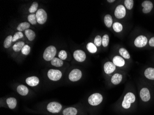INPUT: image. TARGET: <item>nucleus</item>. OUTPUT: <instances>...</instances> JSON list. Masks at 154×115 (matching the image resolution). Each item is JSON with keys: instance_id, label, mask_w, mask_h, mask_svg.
<instances>
[{"instance_id": "nucleus-1", "label": "nucleus", "mask_w": 154, "mask_h": 115, "mask_svg": "<svg viewBox=\"0 0 154 115\" xmlns=\"http://www.w3.org/2000/svg\"><path fill=\"white\" fill-rule=\"evenodd\" d=\"M62 106L60 103L53 101L49 103L47 106L46 109L51 114H58L62 110Z\"/></svg>"}, {"instance_id": "nucleus-2", "label": "nucleus", "mask_w": 154, "mask_h": 115, "mask_svg": "<svg viewBox=\"0 0 154 115\" xmlns=\"http://www.w3.org/2000/svg\"><path fill=\"white\" fill-rule=\"evenodd\" d=\"M57 53V49L54 46H50L46 48L43 54L44 59L46 61H51Z\"/></svg>"}, {"instance_id": "nucleus-3", "label": "nucleus", "mask_w": 154, "mask_h": 115, "mask_svg": "<svg viewBox=\"0 0 154 115\" xmlns=\"http://www.w3.org/2000/svg\"><path fill=\"white\" fill-rule=\"evenodd\" d=\"M135 101V96L132 93H128L125 96L122 106L125 109H128L131 106V104Z\"/></svg>"}, {"instance_id": "nucleus-4", "label": "nucleus", "mask_w": 154, "mask_h": 115, "mask_svg": "<svg viewBox=\"0 0 154 115\" xmlns=\"http://www.w3.org/2000/svg\"><path fill=\"white\" fill-rule=\"evenodd\" d=\"M103 100V97L99 93H95L91 95L88 98V103L92 106H96L101 103Z\"/></svg>"}, {"instance_id": "nucleus-5", "label": "nucleus", "mask_w": 154, "mask_h": 115, "mask_svg": "<svg viewBox=\"0 0 154 115\" xmlns=\"http://www.w3.org/2000/svg\"><path fill=\"white\" fill-rule=\"evenodd\" d=\"M47 76L50 80L58 81L62 77V72L58 70L50 69L48 72Z\"/></svg>"}, {"instance_id": "nucleus-6", "label": "nucleus", "mask_w": 154, "mask_h": 115, "mask_svg": "<svg viewBox=\"0 0 154 115\" xmlns=\"http://www.w3.org/2000/svg\"><path fill=\"white\" fill-rule=\"evenodd\" d=\"M37 22L39 24H43L46 22L47 19V14L43 9H39L36 13Z\"/></svg>"}, {"instance_id": "nucleus-7", "label": "nucleus", "mask_w": 154, "mask_h": 115, "mask_svg": "<svg viewBox=\"0 0 154 115\" xmlns=\"http://www.w3.org/2000/svg\"><path fill=\"white\" fill-rule=\"evenodd\" d=\"M82 72L79 69H75L72 70L69 73V79L72 82H76L80 79L82 77Z\"/></svg>"}, {"instance_id": "nucleus-8", "label": "nucleus", "mask_w": 154, "mask_h": 115, "mask_svg": "<svg viewBox=\"0 0 154 115\" xmlns=\"http://www.w3.org/2000/svg\"><path fill=\"white\" fill-rule=\"evenodd\" d=\"M125 14L126 10L124 6L120 5L116 7L114 11V15L117 18L119 19L123 18L125 16Z\"/></svg>"}, {"instance_id": "nucleus-9", "label": "nucleus", "mask_w": 154, "mask_h": 115, "mask_svg": "<svg viewBox=\"0 0 154 115\" xmlns=\"http://www.w3.org/2000/svg\"><path fill=\"white\" fill-rule=\"evenodd\" d=\"M147 39L145 36H139L135 40L134 44L138 47H144L147 43Z\"/></svg>"}, {"instance_id": "nucleus-10", "label": "nucleus", "mask_w": 154, "mask_h": 115, "mask_svg": "<svg viewBox=\"0 0 154 115\" xmlns=\"http://www.w3.org/2000/svg\"><path fill=\"white\" fill-rule=\"evenodd\" d=\"M74 57L77 61L82 62L86 59V54L83 51L77 50L74 53Z\"/></svg>"}, {"instance_id": "nucleus-11", "label": "nucleus", "mask_w": 154, "mask_h": 115, "mask_svg": "<svg viewBox=\"0 0 154 115\" xmlns=\"http://www.w3.org/2000/svg\"><path fill=\"white\" fill-rule=\"evenodd\" d=\"M39 79L36 76H32L27 77L25 80V83L29 86L35 87L39 84Z\"/></svg>"}, {"instance_id": "nucleus-12", "label": "nucleus", "mask_w": 154, "mask_h": 115, "mask_svg": "<svg viewBox=\"0 0 154 115\" xmlns=\"http://www.w3.org/2000/svg\"><path fill=\"white\" fill-rule=\"evenodd\" d=\"M115 64L111 62H107L105 64L104 66V70L105 72L107 74H110L113 73L115 69L116 66Z\"/></svg>"}, {"instance_id": "nucleus-13", "label": "nucleus", "mask_w": 154, "mask_h": 115, "mask_svg": "<svg viewBox=\"0 0 154 115\" xmlns=\"http://www.w3.org/2000/svg\"><path fill=\"white\" fill-rule=\"evenodd\" d=\"M140 95L142 100L145 102L148 101L151 99L150 91L147 88H143L142 89L140 93Z\"/></svg>"}, {"instance_id": "nucleus-14", "label": "nucleus", "mask_w": 154, "mask_h": 115, "mask_svg": "<svg viewBox=\"0 0 154 115\" xmlns=\"http://www.w3.org/2000/svg\"><path fill=\"white\" fill-rule=\"evenodd\" d=\"M142 6L144 7L143 9V13L147 14L151 11L153 8V5L152 2L149 1H145L142 4Z\"/></svg>"}, {"instance_id": "nucleus-15", "label": "nucleus", "mask_w": 154, "mask_h": 115, "mask_svg": "<svg viewBox=\"0 0 154 115\" xmlns=\"http://www.w3.org/2000/svg\"><path fill=\"white\" fill-rule=\"evenodd\" d=\"M6 103L8 108L10 109H14L17 105V101L15 98L9 97L6 100Z\"/></svg>"}, {"instance_id": "nucleus-16", "label": "nucleus", "mask_w": 154, "mask_h": 115, "mask_svg": "<svg viewBox=\"0 0 154 115\" xmlns=\"http://www.w3.org/2000/svg\"><path fill=\"white\" fill-rule=\"evenodd\" d=\"M18 93L22 96H26L29 93V89L27 86L24 85H18L17 87Z\"/></svg>"}, {"instance_id": "nucleus-17", "label": "nucleus", "mask_w": 154, "mask_h": 115, "mask_svg": "<svg viewBox=\"0 0 154 115\" xmlns=\"http://www.w3.org/2000/svg\"><path fill=\"white\" fill-rule=\"evenodd\" d=\"M78 113V110L74 107L66 108L62 111V115H76Z\"/></svg>"}, {"instance_id": "nucleus-18", "label": "nucleus", "mask_w": 154, "mask_h": 115, "mask_svg": "<svg viewBox=\"0 0 154 115\" xmlns=\"http://www.w3.org/2000/svg\"><path fill=\"white\" fill-rule=\"evenodd\" d=\"M113 63L115 64V66L119 67H122L124 66L125 64V61L121 57L119 56H116L113 58Z\"/></svg>"}, {"instance_id": "nucleus-19", "label": "nucleus", "mask_w": 154, "mask_h": 115, "mask_svg": "<svg viewBox=\"0 0 154 115\" xmlns=\"http://www.w3.org/2000/svg\"><path fill=\"white\" fill-rule=\"evenodd\" d=\"M122 76L120 74L116 73L113 75L111 78V82L114 85L119 84L122 80Z\"/></svg>"}, {"instance_id": "nucleus-20", "label": "nucleus", "mask_w": 154, "mask_h": 115, "mask_svg": "<svg viewBox=\"0 0 154 115\" xmlns=\"http://www.w3.org/2000/svg\"><path fill=\"white\" fill-rule=\"evenodd\" d=\"M144 75L149 79L154 80V68H147L144 72Z\"/></svg>"}, {"instance_id": "nucleus-21", "label": "nucleus", "mask_w": 154, "mask_h": 115, "mask_svg": "<svg viewBox=\"0 0 154 115\" xmlns=\"http://www.w3.org/2000/svg\"><path fill=\"white\" fill-rule=\"evenodd\" d=\"M25 36H27V38L30 41L34 40V39L36 37L35 33L32 30H30V29H28L25 30Z\"/></svg>"}, {"instance_id": "nucleus-22", "label": "nucleus", "mask_w": 154, "mask_h": 115, "mask_svg": "<svg viewBox=\"0 0 154 115\" xmlns=\"http://www.w3.org/2000/svg\"><path fill=\"white\" fill-rule=\"evenodd\" d=\"M51 64L54 66L60 67H61L63 64V62L62 60L58 59L57 57H55L53 60L51 61Z\"/></svg>"}, {"instance_id": "nucleus-23", "label": "nucleus", "mask_w": 154, "mask_h": 115, "mask_svg": "<svg viewBox=\"0 0 154 115\" xmlns=\"http://www.w3.org/2000/svg\"><path fill=\"white\" fill-rule=\"evenodd\" d=\"M30 24L28 22H23L20 24L18 26L17 29L18 30V31H24V30H26L29 29L30 27Z\"/></svg>"}, {"instance_id": "nucleus-24", "label": "nucleus", "mask_w": 154, "mask_h": 115, "mask_svg": "<svg viewBox=\"0 0 154 115\" xmlns=\"http://www.w3.org/2000/svg\"><path fill=\"white\" fill-rule=\"evenodd\" d=\"M105 24L107 27H111L113 24V20L111 16L109 14H107L104 18Z\"/></svg>"}, {"instance_id": "nucleus-25", "label": "nucleus", "mask_w": 154, "mask_h": 115, "mask_svg": "<svg viewBox=\"0 0 154 115\" xmlns=\"http://www.w3.org/2000/svg\"><path fill=\"white\" fill-rule=\"evenodd\" d=\"M25 46V43L23 41H19L16 43L13 46V48L15 52H19L21 50H22L23 47Z\"/></svg>"}, {"instance_id": "nucleus-26", "label": "nucleus", "mask_w": 154, "mask_h": 115, "mask_svg": "<svg viewBox=\"0 0 154 115\" xmlns=\"http://www.w3.org/2000/svg\"><path fill=\"white\" fill-rule=\"evenodd\" d=\"M13 37L11 35L7 37V38L5 39L4 42V47L5 48H9L10 47L12 42L13 41Z\"/></svg>"}, {"instance_id": "nucleus-27", "label": "nucleus", "mask_w": 154, "mask_h": 115, "mask_svg": "<svg viewBox=\"0 0 154 115\" xmlns=\"http://www.w3.org/2000/svg\"><path fill=\"white\" fill-rule=\"evenodd\" d=\"M119 53L121 56L124 57L125 59H130V55L127 49L124 48H120Z\"/></svg>"}, {"instance_id": "nucleus-28", "label": "nucleus", "mask_w": 154, "mask_h": 115, "mask_svg": "<svg viewBox=\"0 0 154 115\" xmlns=\"http://www.w3.org/2000/svg\"><path fill=\"white\" fill-rule=\"evenodd\" d=\"M87 48L89 52L92 53H95L97 51V47L93 43H88L87 45Z\"/></svg>"}, {"instance_id": "nucleus-29", "label": "nucleus", "mask_w": 154, "mask_h": 115, "mask_svg": "<svg viewBox=\"0 0 154 115\" xmlns=\"http://www.w3.org/2000/svg\"><path fill=\"white\" fill-rule=\"evenodd\" d=\"M28 20L31 24L34 25L36 24L37 23V18H36V15L34 14H31L28 16Z\"/></svg>"}, {"instance_id": "nucleus-30", "label": "nucleus", "mask_w": 154, "mask_h": 115, "mask_svg": "<svg viewBox=\"0 0 154 115\" xmlns=\"http://www.w3.org/2000/svg\"><path fill=\"white\" fill-rule=\"evenodd\" d=\"M113 29L116 32H120L122 31L123 26L121 23L115 22L113 25Z\"/></svg>"}, {"instance_id": "nucleus-31", "label": "nucleus", "mask_w": 154, "mask_h": 115, "mask_svg": "<svg viewBox=\"0 0 154 115\" xmlns=\"http://www.w3.org/2000/svg\"><path fill=\"white\" fill-rule=\"evenodd\" d=\"M38 6V3L37 2H34L29 8V12L31 14H34V13L36 12V11L37 10Z\"/></svg>"}, {"instance_id": "nucleus-32", "label": "nucleus", "mask_w": 154, "mask_h": 115, "mask_svg": "<svg viewBox=\"0 0 154 115\" xmlns=\"http://www.w3.org/2000/svg\"><path fill=\"white\" fill-rule=\"evenodd\" d=\"M109 37L108 34H104L102 38V44L104 47H106L108 46L109 43Z\"/></svg>"}, {"instance_id": "nucleus-33", "label": "nucleus", "mask_w": 154, "mask_h": 115, "mask_svg": "<svg viewBox=\"0 0 154 115\" xmlns=\"http://www.w3.org/2000/svg\"><path fill=\"white\" fill-rule=\"evenodd\" d=\"M125 7L129 10L132 9L134 6V1L133 0H125L124 2Z\"/></svg>"}, {"instance_id": "nucleus-34", "label": "nucleus", "mask_w": 154, "mask_h": 115, "mask_svg": "<svg viewBox=\"0 0 154 115\" xmlns=\"http://www.w3.org/2000/svg\"><path fill=\"white\" fill-rule=\"evenodd\" d=\"M31 51V47L28 45H25L21 50V52L24 55H28Z\"/></svg>"}, {"instance_id": "nucleus-35", "label": "nucleus", "mask_w": 154, "mask_h": 115, "mask_svg": "<svg viewBox=\"0 0 154 115\" xmlns=\"http://www.w3.org/2000/svg\"><path fill=\"white\" fill-rule=\"evenodd\" d=\"M24 37V34L21 31L16 32L15 34H14L13 37V42L16 41L18 39Z\"/></svg>"}, {"instance_id": "nucleus-36", "label": "nucleus", "mask_w": 154, "mask_h": 115, "mask_svg": "<svg viewBox=\"0 0 154 115\" xmlns=\"http://www.w3.org/2000/svg\"><path fill=\"white\" fill-rule=\"evenodd\" d=\"M94 43L95 45L97 47H100L102 44V38L101 36H97L95 37L94 39Z\"/></svg>"}, {"instance_id": "nucleus-37", "label": "nucleus", "mask_w": 154, "mask_h": 115, "mask_svg": "<svg viewBox=\"0 0 154 115\" xmlns=\"http://www.w3.org/2000/svg\"><path fill=\"white\" fill-rule=\"evenodd\" d=\"M58 57L61 60H65L67 57V53L65 50H61L59 52Z\"/></svg>"}, {"instance_id": "nucleus-38", "label": "nucleus", "mask_w": 154, "mask_h": 115, "mask_svg": "<svg viewBox=\"0 0 154 115\" xmlns=\"http://www.w3.org/2000/svg\"><path fill=\"white\" fill-rule=\"evenodd\" d=\"M149 44L151 47H154V37L150 39L149 41Z\"/></svg>"}, {"instance_id": "nucleus-39", "label": "nucleus", "mask_w": 154, "mask_h": 115, "mask_svg": "<svg viewBox=\"0 0 154 115\" xmlns=\"http://www.w3.org/2000/svg\"><path fill=\"white\" fill-rule=\"evenodd\" d=\"M107 1H108V2H110V3H112V2H114V1H115L114 0H108Z\"/></svg>"}]
</instances>
